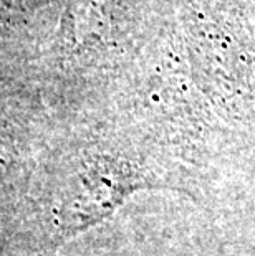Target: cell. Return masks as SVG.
I'll return each instance as SVG.
<instances>
[{"label": "cell", "mask_w": 255, "mask_h": 256, "mask_svg": "<svg viewBox=\"0 0 255 256\" xmlns=\"http://www.w3.org/2000/svg\"><path fill=\"white\" fill-rule=\"evenodd\" d=\"M37 0H0V7L5 10H25L27 5H35Z\"/></svg>", "instance_id": "1"}]
</instances>
